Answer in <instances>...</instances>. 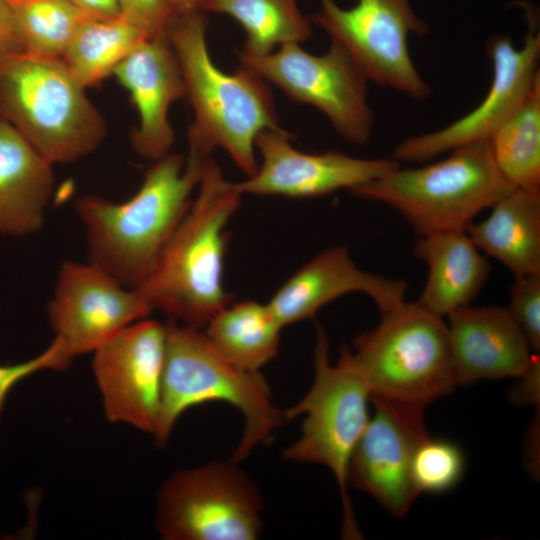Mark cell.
<instances>
[{"label": "cell", "mask_w": 540, "mask_h": 540, "mask_svg": "<svg viewBox=\"0 0 540 540\" xmlns=\"http://www.w3.org/2000/svg\"><path fill=\"white\" fill-rule=\"evenodd\" d=\"M206 161L168 153L124 202L78 198L74 208L85 228L89 262L125 287L140 286L188 211Z\"/></svg>", "instance_id": "6da1fadb"}, {"label": "cell", "mask_w": 540, "mask_h": 540, "mask_svg": "<svg viewBox=\"0 0 540 540\" xmlns=\"http://www.w3.org/2000/svg\"><path fill=\"white\" fill-rule=\"evenodd\" d=\"M203 11L176 14L167 34L178 58L194 120L188 128V156L211 158L221 148L247 177L259 166L255 141L265 129L280 128L268 83L239 64L233 74L212 61Z\"/></svg>", "instance_id": "7a4b0ae2"}, {"label": "cell", "mask_w": 540, "mask_h": 540, "mask_svg": "<svg viewBox=\"0 0 540 540\" xmlns=\"http://www.w3.org/2000/svg\"><path fill=\"white\" fill-rule=\"evenodd\" d=\"M241 197L218 164L208 159L196 198L151 274L134 288L152 310L201 329L231 303L223 284L225 229Z\"/></svg>", "instance_id": "3957f363"}, {"label": "cell", "mask_w": 540, "mask_h": 540, "mask_svg": "<svg viewBox=\"0 0 540 540\" xmlns=\"http://www.w3.org/2000/svg\"><path fill=\"white\" fill-rule=\"evenodd\" d=\"M167 325L161 408L153 435L164 446L180 416L188 409L212 401L238 409L244 430L231 460H245L286 422L284 410L260 372L244 370L224 358L200 329L174 321Z\"/></svg>", "instance_id": "277c9868"}, {"label": "cell", "mask_w": 540, "mask_h": 540, "mask_svg": "<svg viewBox=\"0 0 540 540\" xmlns=\"http://www.w3.org/2000/svg\"><path fill=\"white\" fill-rule=\"evenodd\" d=\"M352 361L372 403L424 414L457 386L447 323L417 301L402 302L354 340Z\"/></svg>", "instance_id": "5b68a950"}, {"label": "cell", "mask_w": 540, "mask_h": 540, "mask_svg": "<svg viewBox=\"0 0 540 540\" xmlns=\"http://www.w3.org/2000/svg\"><path fill=\"white\" fill-rule=\"evenodd\" d=\"M0 118L52 165L92 153L106 136L103 117L61 58L0 56Z\"/></svg>", "instance_id": "8992f818"}, {"label": "cell", "mask_w": 540, "mask_h": 540, "mask_svg": "<svg viewBox=\"0 0 540 540\" xmlns=\"http://www.w3.org/2000/svg\"><path fill=\"white\" fill-rule=\"evenodd\" d=\"M436 163L390 170L352 191L399 212L420 235L466 230L515 188L498 169L489 140L450 151Z\"/></svg>", "instance_id": "52a82bcc"}, {"label": "cell", "mask_w": 540, "mask_h": 540, "mask_svg": "<svg viewBox=\"0 0 540 540\" xmlns=\"http://www.w3.org/2000/svg\"><path fill=\"white\" fill-rule=\"evenodd\" d=\"M314 380L303 398L284 410L286 421L304 415L299 438L283 452L286 460L327 467L337 482L345 539H362L348 493V468L370 414V395L343 346L336 364L329 359V341L317 325Z\"/></svg>", "instance_id": "ba28073f"}, {"label": "cell", "mask_w": 540, "mask_h": 540, "mask_svg": "<svg viewBox=\"0 0 540 540\" xmlns=\"http://www.w3.org/2000/svg\"><path fill=\"white\" fill-rule=\"evenodd\" d=\"M263 500L238 463L212 461L175 472L160 487L156 528L166 540H255Z\"/></svg>", "instance_id": "9c48e42d"}, {"label": "cell", "mask_w": 540, "mask_h": 540, "mask_svg": "<svg viewBox=\"0 0 540 540\" xmlns=\"http://www.w3.org/2000/svg\"><path fill=\"white\" fill-rule=\"evenodd\" d=\"M319 2L309 20L346 50L369 81L417 100L429 97L408 45L412 34L424 36L429 27L409 0H357L349 9L334 0Z\"/></svg>", "instance_id": "30bf717a"}, {"label": "cell", "mask_w": 540, "mask_h": 540, "mask_svg": "<svg viewBox=\"0 0 540 540\" xmlns=\"http://www.w3.org/2000/svg\"><path fill=\"white\" fill-rule=\"evenodd\" d=\"M240 65L277 86L292 101L322 112L347 142L361 145L371 137L373 114L367 99L368 79L346 52L331 41L329 50L313 55L297 43L253 57L237 53Z\"/></svg>", "instance_id": "8fae6325"}, {"label": "cell", "mask_w": 540, "mask_h": 540, "mask_svg": "<svg viewBox=\"0 0 540 540\" xmlns=\"http://www.w3.org/2000/svg\"><path fill=\"white\" fill-rule=\"evenodd\" d=\"M529 30L522 47L508 35H494L486 44L492 63V82L481 103L470 113L446 127L399 142L392 150L397 162L422 163L445 152L478 141L489 140L516 110L540 77V34L528 15Z\"/></svg>", "instance_id": "7c38bea8"}, {"label": "cell", "mask_w": 540, "mask_h": 540, "mask_svg": "<svg viewBox=\"0 0 540 540\" xmlns=\"http://www.w3.org/2000/svg\"><path fill=\"white\" fill-rule=\"evenodd\" d=\"M167 325L141 319L95 350L92 370L105 416L154 435L160 415Z\"/></svg>", "instance_id": "4fadbf2b"}, {"label": "cell", "mask_w": 540, "mask_h": 540, "mask_svg": "<svg viewBox=\"0 0 540 540\" xmlns=\"http://www.w3.org/2000/svg\"><path fill=\"white\" fill-rule=\"evenodd\" d=\"M152 308L141 294L93 265L64 262L47 314L55 337L74 358L93 353Z\"/></svg>", "instance_id": "5bb4252c"}, {"label": "cell", "mask_w": 540, "mask_h": 540, "mask_svg": "<svg viewBox=\"0 0 540 540\" xmlns=\"http://www.w3.org/2000/svg\"><path fill=\"white\" fill-rule=\"evenodd\" d=\"M291 140L281 128L261 131L255 141L261 163L246 180L232 182L234 189L240 195L312 198L353 190L401 164L392 157L357 158L339 151L304 153L295 149Z\"/></svg>", "instance_id": "9a60e30c"}, {"label": "cell", "mask_w": 540, "mask_h": 540, "mask_svg": "<svg viewBox=\"0 0 540 540\" xmlns=\"http://www.w3.org/2000/svg\"><path fill=\"white\" fill-rule=\"evenodd\" d=\"M372 404L374 414L349 463L348 485L367 493L400 518L419 496L413 483L412 461L418 443L428 436L424 416Z\"/></svg>", "instance_id": "2e32d148"}, {"label": "cell", "mask_w": 540, "mask_h": 540, "mask_svg": "<svg viewBox=\"0 0 540 540\" xmlns=\"http://www.w3.org/2000/svg\"><path fill=\"white\" fill-rule=\"evenodd\" d=\"M113 75L128 91L139 123L130 134L134 151L156 161L175 141L168 120L170 106L186 98L182 70L167 32L147 38L114 70Z\"/></svg>", "instance_id": "e0dca14e"}, {"label": "cell", "mask_w": 540, "mask_h": 540, "mask_svg": "<svg viewBox=\"0 0 540 540\" xmlns=\"http://www.w3.org/2000/svg\"><path fill=\"white\" fill-rule=\"evenodd\" d=\"M406 291L404 281L358 268L346 247L335 246L296 271L267 304L285 327L313 317L326 304L354 292L369 296L383 314L404 302Z\"/></svg>", "instance_id": "ac0fdd59"}, {"label": "cell", "mask_w": 540, "mask_h": 540, "mask_svg": "<svg viewBox=\"0 0 540 540\" xmlns=\"http://www.w3.org/2000/svg\"><path fill=\"white\" fill-rule=\"evenodd\" d=\"M447 318L457 385L521 378L539 359L506 308L468 305Z\"/></svg>", "instance_id": "d6986e66"}, {"label": "cell", "mask_w": 540, "mask_h": 540, "mask_svg": "<svg viewBox=\"0 0 540 540\" xmlns=\"http://www.w3.org/2000/svg\"><path fill=\"white\" fill-rule=\"evenodd\" d=\"M52 164L0 118V234L39 231L54 188Z\"/></svg>", "instance_id": "ffe728a7"}, {"label": "cell", "mask_w": 540, "mask_h": 540, "mask_svg": "<svg viewBox=\"0 0 540 540\" xmlns=\"http://www.w3.org/2000/svg\"><path fill=\"white\" fill-rule=\"evenodd\" d=\"M414 255L428 266V276L417 302L447 317L468 306L485 285L491 265L466 230L420 235Z\"/></svg>", "instance_id": "44dd1931"}, {"label": "cell", "mask_w": 540, "mask_h": 540, "mask_svg": "<svg viewBox=\"0 0 540 540\" xmlns=\"http://www.w3.org/2000/svg\"><path fill=\"white\" fill-rule=\"evenodd\" d=\"M490 208L466 229L474 244L514 277L540 274V195L515 187Z\"/></svg>", "instance_id": "7402d4cb"}, {"label": "cell", "mask_w": 540, "mask_h": 540, "mask_svg": "<svg viewBox=\"0 0 540 540\" xmlns=\"http://www.w3.org/2000/svg\"><path fill=\"white\" fill-rule=\"evenodd\" d=\"M206 327L205 335L224 358L252 372L276 357L283 328L268 304L257 301L230 303Z\"/></svg>", "instance_id": "603a6c76"}, {"label": "cell", "mask_w": 540, "mask_h": 540, "mask_svg": "<svg viewBox=\"0 0 540 540\" xmlns=\"http://www.w3.org/2000/svg\"><path fill=\"white\" fill-rule=\"evenodd\" d=\"M200 10L236 20L246 34L240 51L248 56L268 55L282 45L303 43L313 34L297 0H202Z\"/></svg>", "instance_id": "cb8c5ba5"}, {"label": "cell", "mask_w": 540, "mask_h": 540, "mask_svg": "<svg viewBox=\"0 0 540 540\" xmlns=\"http://www.w3.org/2000/svg\"><path fill=\"white\" fill-rule=\"evenodd\" d=\"M149 36L122 16L87 17L71 38L62 60L84 87L113 75L115 68Z\"/></svg>", "instance_id": "d4e9b609"}, {"label": "cell", "mask_w": 540, "mask_h": 540, "mask_svg": "<svg viewBox=\"0 0 540 540\" xmlns=\"http://www.w3.org/2000/svg\"><path fill=\"white\" fill-rule=\"evenodd\" d=\"M489 142L502 175L514 187L540 195V77Z\"/></svg>", "instance_id": "484cf974"}, {"label": "cell", "mask_w": 540, "mask_h": 540, "mask_svg": "<svg viewBox=\"0 0 540 540\" xmlns=\"http://www.w3.org/2000/svg\"><path fill=\"white\" fill-rule=\"evenodd\" d=\"M23 52L62 58L79 25L91 17L67 0H8Z\"/></svg>", "instance_id": "4316f807"}, {"label": "cell", "mask_w": 540, "mask_h": 540, "mask_svg": "<svg viewBox=\"0 0 540 540\" xmlns=\"http://www.w3.org/2000/svg\"><path fill=\"white\" fill-rule=\"evenodd\" d=\"M464 471V454L454 442L426 436L418 443L413 455L412 478L419 495L454 488Z\"/></svg>", "instance_id": "83f0119b"}, {"label": "cell", "mask_w": 540, "mask_h": 540, "mask_svg": "<svg viewBox=\"0 0 540 540\" xmlns=\"http://www.w3.org/2000/svg\"><path fill=\"white\" fill-rule=\"evenodd\" d=\"M532 351H540V274L514 277L506 308Z\"/></svg>", "instance_id": "f1b7e54d"}, {"label": "cell", "mask_w": 540, "mask_h": 540, "mask_svg": "<svg viewBox=\"0 0 540 540\" xmlns=\"http://www.w3.org/2000/svg\"><path fill=\"white\" fill-rule=\"evenodd\" d=\"M72 359L62 340L55 337L44 351L29 360L10 365L0 364V419L7 396L16 384L43 370L63 371L69 367Z\"/></svg>", "instance_id": "f546056e"}, {"label": "cell", "mask_w": 540, "mask_h": 540, "mask_svg": "<svg viewBox=\"0 0 540 540\" xmlns=\"http://www.w3.org/2000/svg\"><path fill=\"white\" fill-rule=\"evenodd\" d=\"M121 16L149 37L167 32L176 15L164 0H117Z\"/></svg>", "instance_id": "4dcf8cb0"}, {"label": "cell", "mask_w": 540, "mask_h": 540, "mask_svg": "<svg viewBox=\"0 0 540 540\" xmlns=\"http://www.w3.org/2000/svg\"><path fill=\"white\" fill-rule=\"evenodd\" d=\"M22 52L12 8L8 0H0V56Z\"/></svg>", "instance_id": "1f68e13d"}, {"label": "cell", "mask_w": 540, "mask_h": 540, "mask_svg": "<svg viewBox=\"0 0 540 540\" xmlns=\"http://www.w3.org/2000/svg\"><path fill=\"white\" fill-rule=\"evenodd\" d=\"M519 379L521 383L513 392V399L519 403H538L540 360H536L532 368Z\"/></svg>", "instance_id": "d6a6232c"}, {"label": "cell", "mask_w": 540, "mask_h": 540, "mask_svg": "<svg viewBox=\"0 0 540 540\" xmlns=\"http://www.w3.org/2000/svg\"><path fill=\"white\" fill-rule=\"evenodd\" d=\"M88 16L114 18L121 16L117 0H67Z\"/></svg>", "instance_id": "836d02e7"}, {"label": "cell", "mask_w": 540, "mask_h": 540, "mask_svg": "<svg viewBox=\"0 0 540 540\" xmlns=\"http://www.w3.org/2000/svg\"><path fill=\"white\" fill-rule=\"evenodd\" d=\"M175 14L200 10L202 0H164Z\"/></svg>", "instance_id": "e575fe53"}]
</instances>
